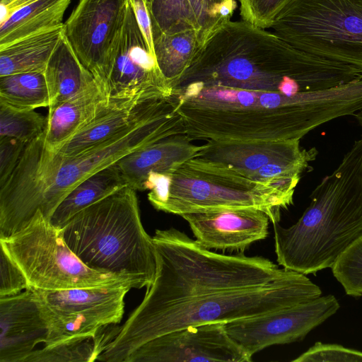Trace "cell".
Wrapping results in <instances>:
<instances>
[{
  "label": "cell",
  "mask_w": 362,
  "mask_h": 362,
  "mask_svg": "<svg viewBox=\"0 0 362 362\" xmlns=\"http://www.w3.org/2000/svg\"><path fill=\"white\" fill-rule=\"evenodd\" d=\"M153 240L154 281L98 361L126 362L139 347L164 334L266 315L322 294L305 274L262 256L212 252L175 228L156 230Z\"/></svg>",
  "instance_id": "cell-1"
},
{
  "label": "cell",
  "mask_w": 362,
  "mask_h": 362,
  "mask_svg": "<svg viewBox=\"0 0 362 362\" xmlns=\"http://www.w3.org/2000/svg\"><path fill=\"white\" fill-rule=\"evenodd\" d=\"M179 134H185L183 121L170 98L146 101L129 127L74 156L47 150L42 133L26 145L15 170L0 186L1 233H16L38 210L50 220L61 202L81 181L134 151Z\"/></svg>",
  "instance_id": "cell-2"
},
{
  "label": "cell",
  "mask_w": 362,
  "mask_h": 362,
  "mask_svg": "<svg viewBox=\"0 0 362 362\" xmlns=\"http://www.w3.org/2000/svg\"><path fill=\"white\" fill-rule=\"evenodd\" d=\"M361 78L355 67L298 49L274 32L242 20L218 29L172 88L198 83L292 95Z\"/></svg>",
  "instance_id": "cell-3"
},
{
  "label": "cell",
  "mask_w": 362,
  "mask_h": 362,
  "mask_svg": "<svg viewBox=\"0 0 362 362\" xmlns=\"http://www.w3.org/2000/svg\"><path fill=\"white\" fill-rule=\"evenodd\" d=\"M311 202L289 228L272 223L278 264L303 274L331 268L362 236V136L312 192Z\"/></svg>",
  "instance_id": "cell-4"
},
{
  "label": "cell",
  "mask_w": 362,
  "mask_h": 362,
  "mask_svg": "<svg viewBox=\"0 0 362 362\" xmlns=\"http://www.w3.org/2000/svg\"><path fill=\"white\" fill-rule=\"evenodd\" d=\"M171 98L192 141L300 139L308 134L301 92L190 83L173 88Z\"/></svg>",
  "instance_id": "cell-5"
},
{
  "label": "cell",
  "mask_w": 362,
  "mask_h": 362,
  "mask_svg": "<svg viewBox=\"0 0 362 362\" xmlns=\"http://www.w3.org/2000/svg\"><path fill=\"white\" fill-rule=\"evenodd\" d=\"M136 191L124 186L80 211L62 229L70 249L87 266L140 277L148 288L156 274V252L143 226Z\"/></svg>",
  "instance_id": "cell-6"
},
{
  "label": "cell",
  "mask_w": 362,
  "mask_h": 362,
  "mask_svg": "<svg viewBox=\"0 0 362 362\" xmlns=\"http://www.w3.org/2000/svg\"><path fill=\"white\" fill-rule=\"evenodd\" d=\"M153 206L166 213L184 214L223 209L255 208L272 223L293 204V194L253 181L230 167L195 157L169 173H151L143 186Z\"/></svg>",
  "instance_id": "cell-7"
},
{
  "label": "cell",
  "mask_w": 362,
  "mask_h": 362,
  "mask_svg": "<svg viewBox=\"0 0 362 362\" xmlns=\"http://www.w3.org/2000/svg\"><path fill=\"white\" fill-rule=\"evenodd\" d=\"M1 248L25 275L28 288L58 291L129 284L146 287L140 277L112 274L84 264L66 243L62 229L37 211L23 228L0 238Z\"/></svg>",
  "instance_id": "cell-8"
},
{
  "label": "cell",
  "mask_w": 362,
  "mask_h": 362,
  "mask_svg": "<svg viewBox=\"0 0 362 362\" xmlns=\"http://www.w3.org/2000/svg\"><path fill=\"white\" fill-rule=\"evenodd\" d=\"M271 28L298 49L362 73V0H291Z\"/></svg>",
  "instance_id": "cell-9"
},
{
  "label": "cell",
  "mask_w": 362,
  "mask_h": 362,
  "mask_svg": "<svg viewBox=\"0 0 362 362\" xmlns=\"http://www.w3.org/2000/svg\"><path fill=\"white\" fill-rule=\"evenodd\" d=\"M129 284L58 291L33 289L47 324L44 346L98 337L105 328L119 323Z\"/></svg>",
  "instance_id": "cell-10"
},
{
  "label": "cell",
  "mask_w": 362,
  "mask_h": 362,
  "mask_svg": "<svg viewBox=\"0 0 362 362\" xmlns=\"http://www.w3.org/2000/svg\"><path fill=\"white\" fill-rule=\"evenodd\" d=\"M300 139L209 140L197 158L224 164L250 180L294 193L301 175L317 155Z\"/></svg>",
  "instance_id": "cell-11"
},
{
  "label": "cell",
  "mask_w": 362,
  "mask_h": 362,
  "mask_svg": "<svg viewBox=\"0 0 362 362\" xmlns=\"http://www.w3.org/2000/svg\"><path fill=\"white\" fill-rule=\"evenodd\" d=\"M103 86L110 100L146 101L168 98L173 93L146 44L131 1L110 47Z\"/></svg>",
  "instance_id": "cell-12"
},
{
  "label": "cell",
  "mask_w": 362,
  "mask_h": 362,
  "mask_svg": "<svg viewBox=\"0 0 362 362\" xmlns=\"http://www.w3.org/2000/svg\"><path fill=\"white\" fill-rule=\"evenodd\" d=\"M340 308L333 295L320 296L266 315L226 323L229 335L249 356L272 345L300 341Z\"/></svg>",
  "instance_id": "cell-13"
},
{
  "label": "cell",
  "mask_w": 362,
  "mask_h": 362,
  "mask_svg": "<svg viewBox=\"0 0 362 362\" xmlns=\"http://www.w3.org/2000/svg\"><path fill=\"white\" fill-rule=\"evenodd\" d=\"M251 362L229 335L225 322L189 325L156 337L135 350L126 362Z\"/></svg>",
  "instance_id": "cell-14"
},
{
  "label": "cell",
  "mask_w": 362,
  "mask_h": 362,
  "mask_svg": "<svg viewBox=\"0 0 362 362\" xmlns=\"http://www.w3.org/2000/svg\"><path fill=\"white\" fill-rule=\"evenodd\" d=\"M130 0H80L64 23V35L81 63L103 85L110 47Z\"/></svg>",
  "instance_id": "cell-15"
},
{
  "label": "cell",
  "mask_w": 362,
  "mask_h": 362,
  "mask_svg": "<svg viewBox=\"0 0 362 362\" xmlns=\"http://www.w3.org/2000/svg\"><path fill=\"white\" fill-rule=\"evenodd\" d=\"M202 247L243 252L253 243L265 239L270 218L255 208L223 209L181 215Z\"/></svg>",
  "instance_id": "cell-16"
},
{
  "label": "cell",
  "mask_w": 362,
  "mask_h": 362,
  "mask_svg": "<svg viewBox=\"0 0 362 362\" xmlns=\"http://www.w3.org/2000/svg\"><path fill=\"white\" fill-rule=\"evenodd\" d=\"M0 362H25L49 330L31 288L0 297Z\"/></svg>",
  "instance_id": "cell-17"
},
{
  "label": "cell",
  "mask_w": 362,
  "mask_h": 362,
  "mask_svg": "<svg viewBox=\"0 0 362 362\" xmlns=\"http://www.w3.org/2000/svg\"><path fill=\"white\" fill-rule=\"evenodd\" d=\"M185 134L172 135L127 155L116 165L126 183L135 190L151 173H169L197 156L202 146L194 144Z\"/></svg>",
  "instance_id": "cell-18"
},
{
  "label": "cell",
  "mask_w": 362,
  "mask_h": 362,
  "mask_svg": "<svg viewBox=\"0 0 362 362\" xmlns=\"http://www.w3.org/2000/svg\"><path fill=\"white\" fill-rule=\"evenodd\" d=\"M110 101L105 86L95 80L90 87L78 95L49 108L43 132L45 148L52 152L57 151L105 109Z\"/></svg>",
  "instance_id": "cell-19"
},
{
  "label": "cell",
  "mask_w": 362,
  "mask_h": 362,
  "mask_svg": "<svg viewBox=\"0 0 362 362\" xmlns=\"http://www.w3.org/2000/svg\"><path fill=\"white\" fill-rule=\"evenodd\" d=\"M146 101L111 100L105 109L54 153L74 156L105 141L129 127Z\"/></svg>",
  "instance_id": "cell-20"
},
{
  "label": "cell",
  "mask_w": 362,
  "mask_h": 362,
  "mask_svg": "<svg viewBox=\"0 0 362 362\" xmlns=\"http://www.w3.org/2000/svg\"><path fill=\"white\" fill-rule=\"evenodd\" d=\"M45 74L50 92L48 108L74 98L96 80L81 63L64 34L49 60Z\"/></svg>",
  "instance_id": "cell-21"
},
{
  "label": "cell",
  "mask_w": 362,
  "mask_h": 362,
  "mask_svg": "<svg viewBox=\"0 0 362 362\" xmlns=\"http://www.w3.org/2000/svg\"><path fill=\"white\" fill-rule=\"evenodd\" d=\"M64 34V23L0 49V76L45 71Z\"/></svg>",
  "instance_id": "cell-22"
},
{
  "label": "cell",
  "mask_w": 362,
  "mask_h": 362,
  "mask_svg": "<svg viewBox=\"0 0 362 362\" xmlns=\"http://www.w3.org/2000/svg\"><path fill=\"white\" fill-rule=\"evenodd\" d=\"M71 0H35L0 22V49L33 34L63 24Z\"/></svg>",
  "instance_id": "cell-23"
},
{
  "label": "cell",
  "mask_w": 362,
  "mask_h": 362,
  "mask_svg": "<svg viewBox=\"0 0 362 362\" xmlns=\"http://www.w3.org/2000/svg\"><path fill=\"white\" fill-rule=\"evenodd\" d=\"M126 185L116 163L99 170L81 181L64 197L50 222L62 229L80 211Z\"/></svg>",
  "instance_id": "cell-24"
},
{
  "label": "cell",
  "mask_w": 362,
  "mask_h": 362,
  "mask_svg": "<svg viewBox=\"0 0 362 362\" xmlns=\"http://www.w3.org/2000/svg\"><path fill=\"white\" fill-rule=\"evenodd\" d=\"M154 52L158 67L172 85L180 78L200 49L196 30L153 38Z\"/></svg>",
  "instance_id": "cell-25"
},
{
  "label": "cell",
  "mask_w": 362,
  "mask_h": 362,
  "mask_svg": "<svg viewBox=\"0 0 362 362\" xmlns=\"http://www.w3.org/2000/svg\"><path fill=\"white\" fill-rule=\"evenodd\" d=\"M0 100L25 109L49 107L50 92L45 71L0 76Z\"/></svg>",
  "instance_id": "cell-26"
},
{
  "label": "cell",
  "mask_w": 362,
  "mask_h": 362,
  "mask_svg": "<svg viewBox=\"0 0 362 362\" xmlns=\"http://www.w3.org/2000/svg\"><path fill=\"white\" fill-rule=\"evenodd\" d=\"M153 38L196 30L199 27L189 0H145Z\"/></svg>",
  "instance_id": "cell-27"
},
{
  "label": "cell",
  "mask_w": 362,
  "mask_h": 362,
  "mask_svg": "<svg viewBox=\"0 0 362 362\" xmlns=\"http://www.w3.org/2000/svg\"><path fill=\"white\" fill-rule=\"evenodd\" d=\"M113 337L112 329L103 331L98 337L71 341L35 349L25 362H90L97 361Z\"/></svg>",
  "instance_id": "cell-28"
},
{
  "label": "cell",
  "mask_w": 362,
  "mask_h": 362,
  "mask_svg": "<svg viewBox=\"0 0 362 362\" xmlns=\"http://www.w3.org/2000/svg\"><path fill=\"white\" fill-rule=\"evenodd\" d=\"M47 123V117L35 110L0 100V139L13 138L28 144L45 132Z\"/></svg>",
  "instance_id": "cell-29"
},
{
  "label": "cell",
  "mask_w": 362,
  "mask_h": 362,
  "mask_svg": "<svg viewBox=\"0 0 362 362\" xmlns=\"http://www.w3.org/2000/svg\"><path fill=\"white\" fill-rule=\"evenodd\" d=\"M199 27L201 47L222 26L231 21L237 7L235 0H189Z\"/></svg>",
  "instance_id": "cell-30"
},
{
  "label": "cell",
  "mask_w": 362,
  "mask_h": 362,
  "mask_svg": "<svg viewBox=\"0 0 362 362\" xmlns=\"http://www.w3.org/2000/svg\"><path fill=\"white\" fill-rule=\"evenodd\" d=\"M331 268L346 295L362 296V236L339 257Z\"/></svg>",
  "instance_id": "cell-31"
},
{
  "label": "cell",
  "mask_w": 362,
  "mask_h": 362,
  "mask_svg": "<svg viewBox=\"0 0 362 362\" xmlns=\"http://www.w3.org/2000/svg\"><path fill=\"white\" fill-rule=\"evenodd\" d=\"M291 0H239L243 21L262 28H271L277 16Z\"/></svg>",
  "instance_id": "cell-32"
},
{
  "label": "cell",
  "mask_w": 362,
  "mask_h": 362,
  "mask_svg": "<svg viewBox=\"0 0 362 362\" xmlns=\"http://www.w3.org/2000/svg\"><path fill=\"white\" fill-rule=\"evenodd\" d=\"M293 362H362V351L335 344L316 342Z\"/></svg>",
  "instance_id": "cell-33"
},
{
  "label": "cell",
  "mask_w": 362,
  "mask_h": 362,
  "mask_svg": "<svg viewBox=\"0 0 362 362\" xmlns=\"http://www.w3.org/2000/svg\"><path fill=\"white\" fill-rule=\"evenodd\" d=\"M0 270V297L13 296L28 288L25 275L1 248Z\"/></svg>",
  "instance_id": "cell-34"
},
{
  "label": "cell",
  "mask_w": 362,
  "mask_h": 362,
  "mask_svg": "<svg viewBox=\"0 0 362 362\" xmlns=\"http://www.w3.org/2000/svg\"><path fill=\"white\" fill-rule=\"evenodd\" d=\"M27 144L13 138L0 139V186L17 166Z\"/></svg>",
  "instance_id": "cell-35"
},
{
  "label": "cell",
  "mask_w": 362,
  "mask_h": 362,
  "mask_svg": "<svg viewBox=\"0 0 362 362\" xmlns=\"http://www.w3.org/2000/svg\"><path fill=\"white\" fill-rule=\"evenodd\" d=\"M135 16L152 54L155 55L151 21L145 0H130Z\"/></svg>",
  "instance_id": "cell-36"
},
{
  "label": "cell",
  "mask_w": 362,
  "mask_h": 362,
  "mask_svg": "<svg viewBox=\"0 0 362 362\" xmlns=\"http://www.w3.org/2000/svg\"><path fill=\"white\" fill-rule=\"evenodd\" d=\"M35 0H1V18L5 19L18 8Z\"/></svg>",
  "instance_id": "cell-37"
},
{
  "label": "cell",
  "mask_w": 362,
  "mask_h": 362,
  "mask_svg": "<svg viewBox=\"0 0 362 362\" xmlns=\"http://www.w3.org/2000/svg\"><path fill=\"white\" fill-rule=\"evenodd\" d=\"M354 116L362 129V110L355 113Z\"/></svg>",
  "instance_id": "cell-38"
}]
</instances>
